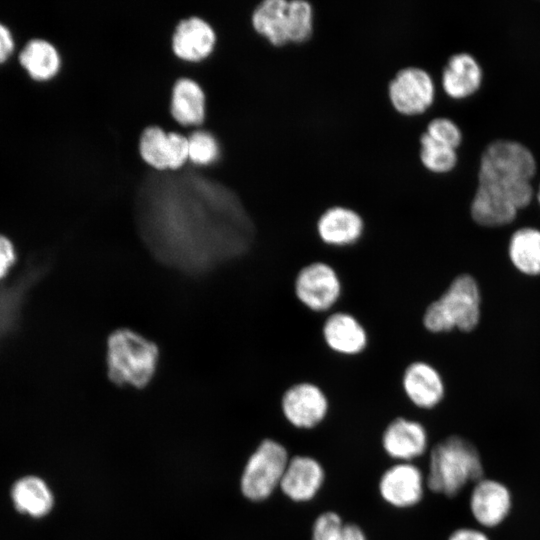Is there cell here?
I'll use <instances>...</instances> for the list:
<instances>
[{
	"label": "cell",
	"instance_id": "obj_1",
	"mask_svg": "<svg viewBox=\"0 0 540 540\" xmlns=\"http://www.w3.org/2000/svg\"><path fill=\"white\" fill-rule=\"evenodd\" d=\"M138 217L150 253L190 275L242 257L254 240L253 223L238 199L211 186L153 191L141 200Z\"/></svg>",
	"mask_w": 540,
	"mask_h": 540
},
{
	"label": "cell",
	"instance_id": "obj_2",
	"mask_svg": "<svg viewBox=\"0 0 540 540\" xmlns=\"http://www.w3.org/2000/svg\"><path fill=\"white\" fill-rule=\"evenodd\" d=\"M536 171L532 152L522 143L498 139L484 149L478 187L471 203L475 222L488 227L512 222L533 196L530 180Z\"/></svg>",
	"mask_w": 540,
	"mask_h": 540
},
{
	"label": "cell",
	"instance_id": "obj_3",
	"mask_svg": "<svg viewBox=\"0 0 540 540\" xmlns=\"http://www.w3.org/2000/svg\"><path fill=\"white\" fill-rule=\"evenodd\" d=\"M483 473L477 448L469 440L451 435L432 448L426 483L432 492L454 497L467 483L481 480Z\"/></svg>",
	"mask_w": 540,
	"mask_h": 540
},
{
	"label": "cell",
	"instance_id": "obj_4",
	"mask_svg": "<svg viewBox=\"0 0 540 540\" xmlns=\"http://www.w3.org/2000/svg\"><path fill=\"white\" fill-rule=\"evenodd\" d=\"M106 363L108 378L114 384L140 389L156 374L159 349L133 330L117 329L107 339Z\"/></svg>",
	"mask_w": 540,
	"mask_h": 540
},
{
	"label": "cell",
	"instance_id": "obj_5",
	"mask_svg": "<svg viewBox=\"0 0 540 540\" xmlns=\"http://www.w3.org/2000/svg\"><path fill=\"white\" fill-rule=\"evenodd\" d=\"M481 316V294L469 274L456 276L440 297L430 302L422 315L423 327L430 333L474 330Z\"/></svg>",
	"mask_w": 540,
	"mask_h": 540
},
{
	"label": "cell",
	"instance_id": "obj_6",
	"mask_svg": "<svg viewBox=\"0 0 540 540\" xmlns=\"http://www.w3.org/2000/svg\"><path fill=\"white\" fill-rule=\"evenodd\" d=\"M286 448L265 439L249 457L241 477V491L251 501L267 499L279 487L289 461Z\"/></svg>",
	"mask_w": 540,
	"mask_h": 540
},
{
	"label": "cell",
	"instance_id": "obj_7",
	"mask_svg": "<svg viewBox=\"0 0 540 540\" xmlns=\"http://www.w3.org/2000/svg\"><path fill=\"white\" fill-rule=\"evenodd\" d=\"M293 286L299 303L316 313L330 310L342 294V282L337 271L323 261H313L300 268Z\"/></svg>",
	"mask_w": 540,
	"mask_h": 540
},
{
	"label": "cell",
	"instance_id": "obj_8",
	"mask_svg": "<svg viewBox=\"0 0 540 540\" xmlns=\"http://www.w3.org/2000/svg\"><path fill=\"white\" fill-rule=\"evenodd\" d=\"M388 97L393 108L400 114H422L434 101V81L431 75L420 67H404L397 71L389 82Z\"/></svg>",
	"mask_w": 540,
	"mask_h": 540
},
{
	"label": "cell",
	"instance_id": "obj_9",
	"mask_svg": "<svg viewBox=\"0 0 540 540\" xmlns=\"http://www.w3.org/2000/svg\"><path fill=\"white\" fill-rule=\"evenodd\" d=\"M329 402L325 392L315 383L303 381L289 386L281 398L286 420L296 428L311 429L326 417Z\"/></svg>",
	"mask_w": 540,
	"mask_h": 540
},
{
	"label": "cell",
	"instance_id": "obj_10",
	"mask_svg": "<svg viewBox=\"0 0 540 540\" xmlns=\"http://www.w3.org/2000/svg\"><path fill=\"white\" fill-rule=\"evenodd\" d=\"M139 152L153 168L178 169L188 160V137L157 125L148 126L141 133Z\"/></svg>",
	"mask_w": 540,
	"mask_h": 540
},
{
	"label": "cell",
	"instance_id": "obj_11",
	"mask_svg": "<svg viewBox=\"0 0 540 540\" xmlns=\"http://www.w3.org/2000/svg\"><path fill=\"white\" fill-rule=\"evenodd\" d=\"M379 492L383 500L393 507H412L423 497L422 472L410 462L396 463L382 474Z\"/></svg>",
	"mask_w": 540,
	"mask_h": 540
},
{
	"label": "cell",
	"instance_id": "obj_12",
	"mask_svg": "<svg viewBox=\"0 0 540 540\" xmlns=\"http://www.w3.org/2000/svg\"><path fill=\"white\" fill-rule=\"evenodd\" d=\"M401 386L408 400L422 409L436 407L445 395V385L439 371L421 360L411 361L405 366Z\"/></svg>",
	"mask_w": 540,
	"mask_h": 540
},
{
	"label": "cell",
	"instance_id": "obj_13",
	"mask_svg": "<svg viewBox=\"0 0 540 540\" xmlns=\"http://www.w3.org/2000/svg\"><path fill=\"white\" fill-rule=\"evenodd\" d=\"M322 337L326 346L343 356L363 353L368 345V334L363 324L351 313H331L322 325Z\"/></svg>",
	"mask_w": 540,
	"mask_h": 540
},
{
	"label": "cell",
	"instance_id": "obj_14",
	"mask_svg": "<svg viewBox=\"0 0 540 540\" xmlns=\"http://www.w3.org/2000/svg\"><path fill=\"white\" fill-rule=\"evenodd\" d=\"M325 472L315 458L296 455L289 459L279 488L294 502H307L321 489Z\"/></svg>",
	"mask_w": 540,
	"mask_h": 540
},
{
	"label": "cell",
	"instance_id": "obj_15",
	"mask_svg": "<svg viewBox=\"0 0 540 540\" xmlns=\"http://www.w3.org/2000/svg\"><path fill=\"white\" fill-rule=\"evenodd\" d=\"M428 444L424 426L405 417L394 418L383 431L382 447L387 455L409 462L425 453Z\"/></svg>",
	"mask_w": 540,
	"mask_h": 540
},
{
	"label": "cell",
	"instance_id": "obj_16",
	"mask_svg": "<svg viewBox=\"0 0 540 540\" xmlns=\"http://www.w3.org/2000/svg\"><path fill=\"white\" fill-rule=\"evenodd\" d=\"M365 223L355 210L345 206L326 209L316 222V230L323 243L334 247H346L359 241Z\"/></svg>",
	"mask_w": 540,
	"mask_h": 540
},
{
	"label": "cell",
	"instance_id": "obj_17",
	"mask_svg": "<svg viewBox=\"0 0 540 540\" xmlns=\"http://www.w3.org/2000/svg\"><path fill=\"white\" fill-rule=\"evenodd\" d=\"M511 494L502 483L492 479L476 482L470 497V509L475 520L485 527L499 525L511 509Z\"/></svg>",
	"mask_w": 540,
	"mask_h": 540
},
{
	"label": "cell",
	"instance_id": "obj_18",
	"mask_svg": "<svg viewBox=\"0 0 540 540\" xmlns=\"http://www.w3.org/2000/svg\"><path fill=\"white\" fill-rule=\"evenodd\" d=\"M216 36L204 19L192 16L181 20L172 36V49L181 59L199 61L208 56L215 45Z\"/></svg>",
	"mask_w": 540,
	"mask_h": 540
},
{
	"label": "cell",
	"instance_id": "obj_19",
	"mask_svg": "<svg viewBox=\"0 0 540 540\" xmlns=\"http://www.w3.org/2000/svg\"><path fill=\"white\" fill-rule=\"evenodd\" d=\"M254 30L274 46L291 43V13L287 0H265L253 10Z\"/></svg>",
	"mask_w": 540,
	"mask_h": 540
},
{
	"label": "cell",
	"instance_id": "obj_20",
	"mask_svg": "<svg viewBox=\"0 0 540 540\" xmlns=\"http://www.w3.org/2000/svg\"><path fill=\"white\" fill-rule=\"evenodd\" d=\"M482 81V69L473 55L458 52L451 55L442 72V86L452 98L474 93Z\"/></svg>",
	"mask_w": 540,
	"mask_h": 540
},
{
	"label": "cell",
	"instance_id": "obj_21",
	"mask_svg": "<svg viewBox=\"0 0 540 540\" xmlns=\"http://www.w3.org/2000/svg\"><path fill=\"white\" fill-rule=\"evenodd\" d=\"M171 114L183 125H197L205 117V94L193 79L182 77L176 80L171 94Z\"/></svg>",
	"mask_w": 540,
	"mask_h": 540
},
{
	"label": "cell",
	"instance_id": "obj_22",
	"mask_svg": "<svg viewBox=\"0 0 540 540\" xmlns=\"http://www.w3.org/2000/svg\"><path fill=\"white\" fill-rule=\"evenodd\" d=\"M11 497L17 511L36 518L45 516L53 507L52 492L36 476L19 479L12 487Z\"/></svg>",
	"mask_w": 540,
	"mask_h": 540
},
{
	"label": "cell",
	"instance_id": "obj_23",
	"mask_svg": "<svg viewBox=\"0 0 540 540\" xmlns=\"http://www.w3.org/2000/svg\"><path fill=\"white\" fill-rule=\"evenodd\" d=\"M508 254L513 266L528 276L540 275V230L523 227L509 241Z\"/></svg>",
	"mask_w": 540,
	"mask_h": 540
},
{
	"label": "cell",
	"instance_id": "obj_24",
	"mask_svg": "<svg viewBox=\"0 0 540 540\" xmlns=\"http://www.w3.org/2000/svg\"><path fill=\"white\" fill-rule=\"evenodd\" d=\"M19 60L28 73L39 80L49 79L60 68V55L56 47L48 40L33 38L29 40L19 54Z\"/></svg>",
	"mask_w": 540,
	"mask_h": 540
},
{
	"label": "cell",
	"instance_id": "obj_25",
	"mask_svg": "<svg viewBox=\"0 0 540 540\" xmlns=\"http://www.w3.org/2000/svg\"><path fill=\"white\" fill-rule=\"evenodd\" d=\"M420 160L425 168L435 173H445L457 163L456 149L432 139L423 133L420 137Z\"/></svg>",
	"mask_w": 540,
	"mask_h": 540
},
{
	"label": "cell",
	"instance_id": "obj_26",
	"mask_svg": "<svg viewBox=\"0 0 540 540\" xmlns=\"http://www.w3.org/2000/svg\"><path fill=\"white\" fill-rule=\"evenodd\" d=\"M289 6L291 13V43L306 42L313 34V7L305 0H291Z\"/></svg>",
	"mask_w": 540,
	"mask_h": 540
},
{
	"label": "cell",
	"instance_id": "obj_27",
	"mask_svg": "<svg viewBox=\"0 0 540 540\" xmlns=\"http://www.w3.org/2000/svg\"><path fill=\"white\" fill-rule=\"evenodd\" d=\"M188 137V159L195 164L205 165L213 162L219 154L215 137L205 131L197 130Z\"/></svg>",
	"mask_w": 540,
	"mask_h": 540
},
{
	"label": "cell",
	"instance_id": "obj_28",
	"mask_svg": "<svg viewBox=\"0 0 540 540\" xmlns=\"http://www.w3.org/2000/svg\"><path fill=\"white\" fill-rule=\"evenodd\" d=\"M432 139L450 146L457 148L462 140V133L459 126L451 119L446 117H437L432 119L426 129Z\"/></svg>",
	"mask_w": 540,
	"mask_h": 540
},
{
	"label": "cell",
	"instance_id": "obj_29",
	"mask_svg": "<svg viewBox=\"0 0 540 540\" xmlns=\"http://www.w3.org/2000/svg\"><path fill=\"white\" fill-rule=\"evenodd\" d=\"M344 523L334 511L321 513L312 526L311 540H340Z\"/></svg>",
	"mask_w": 540,
	"mask_h": 540
},
{
	"label": "cell",
	"instance_id": "obj_30",
	"mask_svg": "<svg viewBox=\"0 0 540 540\" xmlns=\"http://www.w3.org/2000/svg\"><path fill=\"white\" fill-rule=\"evenodd\" d=\"M14 251L10 241L0 235V278H2L14 261Z\"/></svg>",
	"mask_w": 540,
	"mask_h": 540
},
{
	"label": "cell",
	"instance_id": "obj_31",
	"mask_svg": "<svg viewBox=\"0 0 540 540\" xmlns=\"http://www.w3.org/2000/svg\"><path fill=\"white\" fill-rule=\"evenodd\" d=\"M14 48V40L9 28L0 22V62H3L11 54Z\"/></svg>",
	"mask_w": 540,
	"mask_h": 540
},
{
	"label": "cell",
	"instance_id": "obj_32",
	"mask_svg": "<svg viewBox=\"0 0 540 540\" xmlns=\"http://www.w3.org/2000/svg\"><path fill=\"white\" fill-rule=\"evenodd\" d=\"M448 540H489L482 531L471 528H460L455 530Z\"/></svg>",
	"mask_w": 540,
	"mask_h": 540
},
{
	"label": "cell",
	"instance_id": "obj_33",
	"mask_svg": "<svg viewBox=\"0 0 540 540\" xmlns=\"http://www.w3.org/2000/svg\"><path fill=\"white\" fill-rule=\"evenodd\" d=\"M340 540H367L362 528L354 523L344 524Z\"/></svg>",
	"mask_w": 540,
	"mask_h": 540
},
{
	"label": "cell",
	"instance_id": "obj_34",
	"mask_svg": "<svg viewBox=\"0 0 540 540\" xmlns=\"http://www.w3.org/2000/svg\"><path fill=\"white\" fill-rule=\"evenodd\" d=\"M537 198H538V201H539V203H540V186H539V190H538Z\"/></svg>",
	"mask_w": 540,
	"mask_h": 540
}]
</instances>
